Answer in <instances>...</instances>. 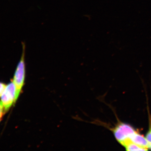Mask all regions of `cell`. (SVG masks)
Instances as JSON below:
<instances>
[{"instance_id": "obj_1", "label": "cell", "mask_w": 151, "mask_h": 151, "mask_svg": "<svg viewBox=\"0 0 151 151\" xmlns=\"http://www.w3.org/2000/svg\"><path fill=\"white\" fill-rule=\"evenodd\" d=\"M22 51L21 58L17 65L14 76L13 82L16 87V102H17L24 85L25 78L26 65L25 62L26 45L22 42Z\"/></svg>"}, {"instance_id": "obj_2", "label": "cell", "mask_w": 151, "mask_h": 151, "mask_svg": "<svg viewBox=\"0 0 151 151\" xmlns=\"http://www.w3.org/2000/svg\"><path fill=\"white\" fill-rule=\"evenodd\" d=\"M113 131L116 140L122 145L125 142L130 139L131 136L136 132L131 125L123 123L118 124Z\"/></svg>"}, {"instance_id": "obj_3", "label": "cell", "mask_w": 151, "mask_h": 151, "mask_svg": "<svg viewBox=\"0 0 151 151\" xmlns=\"http://www.w3.org/2000/svg\"><path fill=\"white\" fill-rule=\"evenodd\" d=\"M15 97L16 87L13 81L7 85L6 88L1 97V101L6 113L16 102Z\"/></svg>"}, {"instance_id": "obj_4", "label": "cell", "mask_w": 151, "mask_h": 151, "mask_svg": "<svg viewBox=\"0 0 151 151\" xmlns=\"http://www.w3.org/2000/svg\"><path fill=\"white\" fill-rule=\"evenodd\" d=\"M130 139L133 142L148 150L149 144L146 137H145L137 131L131 136Z\"/></svg>"}, {"instance_id": "obj_5", "label": "cell", "mask_w": 151, "mask_h": 151, "mask_svg": "<svg viewBox=\"0 0 151 151\" xmlns=\"http://www.w3.org/2000/svg\"><path fill=\"white\" fill-rule=\"evenodd\" d=\"M127 151H147L148 150L138 145L133 142L130 139L128 140L122 145Z\"/></svg>"}, {"instance_id": "obj_6", "label": "cell", "mask_w": 151, "mask_h": 151, "mask_svg": "<svg viewBox=\"0 0 151 151\" xmlns=\"http://www.w3.org/2000/svg\"><path fill=\"white\" fill-rule=\"evenodd\" d=\"M146 138L148 142L149 149L151 150V118H150L149 130L146 135Z\"/></svg>"}, {"instance_id": "obj_7", "label": "cell", "mask_w": 151, "mask_h": 151, "mask_svg": "<svg viewBox=\"0 0 151 151\" xmlns=\"http://www.w3.org/2000/svg\"><path fill=\"white\" fill-rule=\"evenodd\" d=\"M6 86V84L5 83L0 82V98L1 97L3 93L5 90Z\"/></svg>"}, {"instance_id": "obj_8", "label": "cell", "mask_w": 151, "mask_h": 151, "mask_svg": "<svg viewBox=\"0 0 151 151\" xmlns=\"http://www.w3.org/2000/svg\"><path fill=\"white\" fill-rule=\"evenodd\" d=\"M5 113H6L5 112L4 110L1 101H0V122L1 121L3 116H4Z\"/></svg>"}]
</instances>
